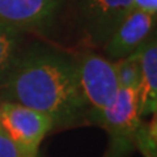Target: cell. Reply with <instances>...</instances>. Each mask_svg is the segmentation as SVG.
<instances>
[{"label":"cell","mask_w":157,"mask_h":157,"mask_svg":"<svg viewBox=\"0 0 157 157\" xmlns=\"http://www.w3.org/2000/svg\"><path fill=\"white\" fill-rule=\"evenodd\" d=\"M0 131H2V128H0Z\"/></svg>","instance_id":"4fadbf2b"},{"label":"cell","mask_w":157,"mask_h":157,"mask_svg":"<svg viewBox=\"0 0 157 157\" xmlns=\"http://www.w3.org/2000/svg\"><path fill=\"white\" fill-rule=\"evenodd\" d=\"M75 63L81 96L86 107L90 106V113L111 106L119 90L115 63L93 52L85 54Z\"/></svg>","instance_id":"3957f363"},{"label":"cell","mask_w":157,"mask_h":157,"mask_svg":"<svg viewBox=\"0 0 157 157\" xmlns=\"http://www.w3.org/2000/svg\"><path fill=\"white\" fill-rule=\"evenodd\" d=\"M140 67L139 115L155 114L157 107V43L148 38L136 50Z\"/></svg>","instance_id":"ba28073f"},{"label":"cell","mask_w":157,"mask_h":157,"mask_svg":"<svg viewBox=\"0 0 157 157\" xmlns=\"http://www.w3.org/2000/svg\"><path fill=\"white\" fill-rule=\"evenodd\" d=\"M140 11L156 16L157 12V0H131L130 12Z\"/></svg>","instance_id":"8fae6325"},{"label":"cell","mask_w":157,"mask_h":157,"mask_svg":"<svg viewBox=\"0 0 157 157\" xmlns=\"http://www.w3.org/2000/svg\"><path fill=\"white\" fill-rule=\"evenodd\" d=\"M62 4L63 0H0V24L17 30L47 26Z\"/></svg>","instance_id":"8992f818"},{"label":"cell","mask_w":157,"mask_h":157,"mask_svg":"<svg viewBox=\"0 0 157 157\" xmlns=\"http://www.w3.org/2000/svg\"><path fill=\"white\" fill-rule=\"evenodd\" d=\"M0 157H20L14 144L2 131H0Z\"/></svg>","instance_id":"7c38bea8"},{"label":"cell","mask_w":157,"mask_h":157,"mask_svg":"<svg viewBox=\"0 0 157 157\" xmlns=\"http://www.w3.org/2000/svg\"><path fill=\"white\" fill-rule=\"evenodd\" d=\"M52 127V119L42 113L7 100L0 102V128L20 157H37L43 137Z\"/></svg>","instance_id":"7a4b0ae2"},{"label":"cell","mask_w":157,"mask_h":157,"mask_svg":"<svg viewBox=\"0 0 157 157\" xmlns=\"http://www.w3.org/2000/svg\"><path fill=\"white\" fill-rule=\"evenodd\" d=\"M3 86L7 101L50 117L54 126L70 124L86 110L75 60L48 47L34 46L16 58Z\"/></svg>","instance_id":"6da1fadb"},{"label":"cell","mask_w":157,"mask_h":157,"mask_svg":"<svg viewBox=\"0 0 157 157\" xmlns=\"http://www.w3.org/2000/svg\"><path fill=\"white\" fill-rule=\"evenodd\" d=\"M131 0H77L82 30L93 43H105L130 13Z\"/></svg>","instance_id":"5b68a950"},{"label":"cell","mask_w":157,"mask_h":157,"mask_svg":"<svg viewBox=\"0 0 157 157\" xmlns=\"http://www.w3.org/2000/svg\"><path fill=\"white\" fill-rule=\"evenodd\" d=\"M155 16L149 13L130 12L105 42V52L110 59H122L134 54L149 38Z\"/></svg>","instance_id":"52a82bcc"},{"label":"cell","mask_w":157,"mask_h":157,"mask_svg":"<svg viewBox=\"0 0 157 157\" xmlns=\"http://www.w3.org/2000/svg\"><path fill=\"white\" fill-rule=\"evenodd\" d=\"M92 121L109 131L115 148L131 147L132 139L141 130L139 115V88H119L115 101L107 109L90 113Z\"/></svg>","instance_id":"277c9868"},{"label":"cell","mask_w":157,"mask_h":157,"mask_svg":"<svg viewBox=\"0 0 157 157\" xmlns=\"http://www.w3.org/2000/svg\"><path fill=\"white\" fill-rule=\"evenodd\" d=\"M18 32L14 28L0 24V82H4L16 60Z\"/></svg>","instance_id":"9c48e42d"},{"label":"cell","mask_w":157,"mask_h":157,"mask_svg":"<svg viewBox=\"0 0 157 157\" xmlns=\"http://www.w3.org/2000/svg\"><path fill=\"white\" fill-rule=\"evenodd\" d=\"M114 63L119 88H139L140 67L136 51L126 58L118 59V62Z\"/></svg>","instance_id":"30bf717a"}]
</instances>
